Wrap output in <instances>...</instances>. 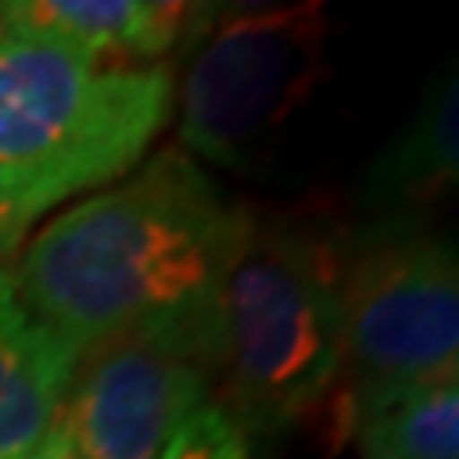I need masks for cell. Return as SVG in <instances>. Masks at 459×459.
I'll list each match as a JSON object with an SVG mask.
<instances>
[{
	"label": "cell",
	"instance_id": "cell-1",
	"mask_svg": "<svg viewBox=\"0 0 459 459\" xmlns=\"http://www.w3.org/2000/svg\"><path fill=\"white\" fill-rule=\"evenodd\" d=\"M241 207L180 146L57 214L8 280L23 310L74 356L142 322L211 307Z\"/></svg>",
	"mask_w": 459,
	"mask_h": 459
},
{
	"label": "cell",
	"instance_id": "cell-2",
	"mask_svg": "<svg viewBox=\"0 0 459 459\" xmlns=\"http://www.w3.org/2000/svg\"><path fill=\"white\" fill-rule=\"evenodd\" d=\"M349 226L329 207H241L222 272L219 406L241 437L295 429L337 448L352 437L356 402L341 368V280Z\"/></svg>",
	"mask_w": 459,
	"mask_h": 459
},
{
	"label": "cell",
	"instance_id": "cell-3",
	"mask_svg": "<svg viewBox=\"0 0 459 459\" xmlns=\"http://www.w3.org/2000/svg\"><path fill=\"white\" fill-rule=\"evenodd\" d=\"M169 65H108L62 39H0V169L57 204L126 177L172 115Z\"/></svg>",
	"mask_w": 459,
	"mask_h": 459
},
{
	"label": "cell",
	"instance_id": "cell-4",
	"mask_svg": "<svg viewBox=\"0 0 459 459\" xmlns=\"http://www.w3.org/2000/svg\"><path fill=\"white\" fill-rule=\"evenodd\" d=\"M455 249L410 214L349 230L341 280V368L356 413L455 376Z\"/></svg>",
	"mask_w": 459,
	"mask_h": 459
},
{
	"label": "cell",
	"instance_id": "cell-5",
	"mask_svg": "<svg viewBox=\"0 0 459 459\" xmlns=\"http://www.w3.org/2000/svg\"><path fill=\"white\" fill-rule=\"evenodd\" d=\"M219 379V310L142 322L84 349L42 437L57 459H157Z\"/></svg>",
	"mask_w": 459,
	"mask_h": 459
},
{
	"label": "cell",
	"instance_id": "cell-6",
	"mask_svg": "<svg viewBox=\"0 0 459 459\" xmlns=\"http://www.w3.org/2000/svg\"><path fill=\"white\" fill-rule=\"evenodd\" d=\"M195 47L180 89V142L214 165L246 169L318 89L325 8H219Z\"/></svg>",
	"mask_w": 459,
	"mask_h": 459
},
{
	"label": "cell",
	"instance_id": "cell-7",
	"mask_svg": "<svg viewBox=\"0 0 459 459\" xmlns=\"http://www.w3.org/2000/svg\"><path fill=\"white\" fill-rule=\"evenodd\" d=\"M219 16L211 4L177 0H16L0 4L12 31L62 39L108 65H157V57L199 42Z\"/></svg>",
	"mask_w": 459,
	"mask_h": 459
},
{
	"label": "cell",
	"instance_id": "cell-8",
	"mask_svg": "<svg viewBox=\"0 0 459 459\" xmlns=\"http://www.w3.org/2000/svg\"><path fill=\"white\" fill-rule=\"evenodd\" d=\"M74 356L16 299L0 268V459L35 452L65 394Z\"/></svg>",
	"mask_w": 459,
	"mask_h": 459
},
{
	"label": "cell",
	"instance_id": "cell-9",
	"mask_svg": "<svg viewBox=\"0 0 459 459\" xmlns=\"http://www.w3.org/2000/svg\"><path fill=\"white\" fill-rule=\"evenodd\" d=\"M455 77L437 81L433 92L421 100L413 123L386 146L368 172V207L383 214H410L437 204L455 184L459 153H455Z\"/></svg>",
	"mask_w": 459,
	"mask_h": 459
},
{
	"label": "cell",
	"instance_id": "cell-10",
	"mask_svg": "<svg viewBox=\"0 0 459 459\" xmlns=\"http://www.w3.org/2000/svg\"><path fill=\"white\" fill-rule=\"evenodd\" d=\"M352 437L364 459H459V379L413 386L360 410Z\"/></svg>",
	"mask_w": 459,
	"mask_h": 459
},
{
	"label": "cell",
	"instance_id": "cell-11",
	"mask_svg": "<svg viewBox=\"0 0 459 459\" xmlns=\"http://www.w3.org/2000/svg\"><path fill=\"white\" fill-rule=\"evenodd\" d=\"M157 459H249V448L241 429L214 402H207L177 429V437Z\"/></svg>",
	"mask_w": 459,
	"mask_h": 459
},
{
	"label": "cell",
	"instance_id": "cell-12",
	"mask_svg": "<svg viewBox=\"0 0 459 459\" xmlns=\"http://www.w3.org/2000/svg\"><path fill=\"white\" fill-rule=\"evenodd\" d=\"M54 204H57V195L50 188H42L39 180L0 169V261L23 246L27 230Z\"/></svg>",
	"mask_w": 459,
	"mask_h": 459
},
{
	"label": "cell",
	"instance_id": "cell-13",
	"mask_svg": "<svg viewBox=\"0 0 459 459\" xmlns=\"http://www.w3.org/2000/svg\"><path fill=\"white\" fill-rule=\"evenodd\" d=\"M20 459H57L50 448H42V444H39V448L35 452H27V455H20Z\"/></svg>",
	"mask_w": 459,
	"mask_h": 459
}]
</instances>
